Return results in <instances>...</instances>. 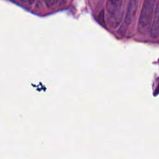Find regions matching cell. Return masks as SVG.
<instances>
[{
    "instance_id": "obj_5",
    "label": "cell",
    "mask_w": 159,
    "mask_h": 159,
    "mask_svg": "<svg viewBox=\"0 0 159 159\" xmlns=\"http://www.w3.org/2000/svg\"><path fill=\"white\" fill-rule=\"evenodd\" d=\"M46 6L48 8H53L58 6H63L66 0H44Z\"/></svg>"
},
{
    "instance_id": "obj_3",
    "label": "cell",
    "mask_w": 159,
    "mask_h": 159,
    "mask_svg": "<svg viewBox=\"0 0 159 159\" xmlns=\"http://www.w3.org/2000/svg\"><path fill=\"white\" fill-rule=\"evenodd\" d=\"M139 0H129L125 17V22L127 25H130L135 20L137 9Z\"/></svg>"
},
{
    "instance_id": "obj_4",
    "label": "cell",
    "mask_w": 159,
    "mask_h": 159,
    "mask_svg": "<svg viewBox=\"0 0 159 159\" xmlns=\"http://www.w3.org/2000/svg\"><path fill=\"white\" fill-rule=\"evenodd\" d=\"M150 36L156 39L159 37V1L157 3V7L155 10L154 17L150 27Z\"/></svg>"
},
{
    "instance_id": "obj_2",
    "label": "cell",
    "mask_w": 159,
    "mask_h": 159,
    "mask_svg": "<svg viewBox=\"0 0 159 159\" xmlns=\"http://www.w3.org/2000/svg\"><path fill=\"white\" fill-rule=\"evenodd\" d=\"M123 0H107L106 11L107 19L110 25L115 28L121 22L123 11L122 9Z\"/></svg>"
},
{
    "instance_id": "obj_1",
    "label": "cell",
    "mask_w": 159,
    "mask_h": 159,
    "mask_svg": "<svg viewBox=\"0 0 159 159\" xmlns=\"http://www.w3.org/2000/svg\"><path fill=\"white\" fill-rule=\"evenodd\" d=\"M156 1L144 0L138 23V30L141 34L147 33L150 29Z\"/></svg>"
},
{
    "instance_id": "obj_6",
    "label": "cell",
    "mask_w": 159,
    "mask_h": 159,
    "mask_svg": "<svg viewBox=\"0 0 159 159\" xmlns=\"http://www.w3.org/2000/svg\"><path fill=\"white\" fill-rule=\"evenodd\" d=\"M22 2H25V3H29V4H31L32 3L34 0H20Z\"/></svg>"
}]
</instances>
